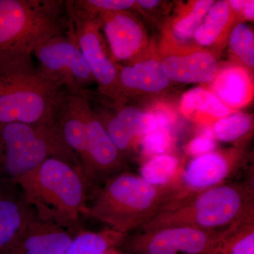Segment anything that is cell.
<instances>
[{
  "mask_svg": "<svg viewBox=\"0 0 254 254\" xmlns=\"http://www.w3.org/2000/svg\"><path fill=\"white\" fill-rule=\"evenodd\" d=\"M16 182L23 200L42 220L73 230L86 211L90 185L76 164L48 158Z\"/></svg>",
  "mask_w": 254,
  "mask_h": 254,
  "instance_id": "obj_1",
  "label": "cell"
},
{
  "mask_svg": "<svg viewBox=\"0 0 254 254\" xmlns=\"http://www.w3.org/2000/svg\"><path fill=\"white\" fill-rule=\"evenodd\" d=\"M68 28L66 1L0 0V69L31 61L38 46Z\"/></svg>",
  "mask_w": 254,
  "mask_h": 254,
  "instance_id": "obj_2",
  "label": "cell"
},
{
  "mask_svg": "<svg viewBox=\"0 0 254 254\" xmlns=\"http://www.w3.org/2000/svg\"><path fill=\"white\" fill-rule=\"evenodd\" d=\"M175 180L165 186H155L141 176L119 174L96 192L84 214L103 222L110 230L127 235L165 208L175 190Z\"/></svg>",
  "mask_w": 254,
  "mask_h": 254,
  "instance_id": "obj_3",
  "label": "cell"
},
{
  "mask_svg": "<svg viewBox=\"0 0 254 254\" xmlns=\"http://www.w3.org/2000/svg\"><path fill=\"white\" fill-rule=\"evenodd\" d=\"M254 212V180L222 184L205 190L175 208L163 210L139 229L150 231L187 227L222 232Z\"/></svg>",
  "mask_w": 254,
  "mask_h": 254,
  "instance_id": "obj_4",
  "label": "cell"
},
{
  "mask_svg": "<svg viewBox=\"0 0 254 254\" xmlns=\"http://www.w3.org/2000/svg\"><path fill=\"white\" fill-rule=\"evenodd\" d=\"M63 90L33 60L0 69V125L54 123Z\"/></svg>",
  "mask_w": 254,
  "mask_h": 254,
  "instance_id": "obj_5",
  "label": "cell"
},
{
  "mask_svg": "<svg viewBox=\"0 0 254 254\" xmlns=\"http://www.w3.org/2000/svg\"><path fill=\"white\" fill-rule=\"evenodd\" d=\"M50 158L64 159L80 167L76 155L65 143L56 120L45 125L19 123L0 125V159L11 178L17 180Z\"/></svg>",
  "mask_w": 254,
  "mask_h": 254,
  "instance_id": "obj_6",
  "label": "cell"
},
{
  "mask_svg": "<svg viewBox=\"0 0 254 254\" xmlns=\"http://www.w3.org/2000/svg\"><path fill=\"white\" fill-rule=\"evenodd\" d=\"M33 54L40 70L70 93L87 94V87L95 81L68 29L38 46Z\"/></svg>",
  "mask_w": 254,
  "mask_h": 254,
  "instance_id": "obj_7",
  "label": "cell"
},
{
  "mask_svg": "<svg viewBox=\"0 0 254 254\" xmlns=\"http://www.w3.org/2000/svg\"><path fill=\"white\" fill-rule=\"evenodd\" d=\"M242 165V154L236 150L212 151L195 157L183 173H179L171 198L162 211L178 206L205 190L227 183L236 175Z\"/></svg>",
  "mask_w": 254,
  "mask_h": 254,
  "instance_id": "obj_8",
  "label": "cell"
},
{
  "mask_svg": "<svg viewBox=\"0 0 254 254\" xmlns=\"http://www.w3.org/2000/svg\"><path fill=\"white\" fill-rule=\"evenodd\" d=\"M68 31L77 43L85 61L99 85L102 93L120 102L118 88L119 66L105 51L100 33L99 18L91 17L75 9L66 1Z\"/></svg>",
  "mask_w": 254,
  "mask_h": 254,
  "instance_id": "obj_9",
  "label": "cell"
},
{
  "mask_svg": "<svg viewBox=\"0 0 254 254\" xmlns=\"http://www.w3.org/2000/svg\"><path fill=\"white\" fill-rule=\"evenodd\" d=\"M220 232L187 227L139 231L129 239L131 254H212L220 251Z\"/></svg>",
  "mask_w": 254,
  "mask_h": 254,
  "instance_id": "obj_10",
  "label": "cell"
},
{
  "mask_svg": "<svg viewBox=\"0 0 254 254\" xmlns=\"http://www.w3.org/2000/svg\"><path fill=\"white\" fill-rule=\"evenodd\" d=\"M86 151L80 161V168L89 185H105L121 173L122 153L90 103L86 108Z\"/></svg>",
  "mask_w": 254,
  "mask_h": 254,
  "instance_id": "obj_11",
  "label": "cell"
},
{
  "mask_svg": "<svg viewBox=\"0 0 254 254\" xmlns=\"http://www.w3.org/2000/svg\"><path fill=\"white\" fill-rule=\"evenodd\" d=\"M97 17L115 60H131L139 53L145 37L143 27L133 16L127 11H110L101 13Z\"/></svg>",
  "mask_w": 254,
  "mask_h": 254,
  "instance_id": "obj_12",
  "label": "cell"
},
{
  "mask_svg": "<svg viewBox=\"0 0 254 254\" xmlns=\"http://www.w3.org/2000/svg\"><path fill=\"white\" fill-rule=\"evenodd\" d=\"M71 230L35 215L16 241L21 244L22 254H64L73 240Z\"/></svg>",
  "mask_w": 254,
  "mask_h": 254,
  "instance_id": "obj_13",
  "label": "cell"
},
{
  "mask_svg": "<svg viewBox=\"0 0 254 254\" xmlns=\"http://www.w3.org/2000/svg\"><path fill=\"white\" fill-rule=\"evenodd\" d=\"M108 136L120 153L129 149L136 138H143L158 128L153 114L143 113L133 107H125L103 124Z\"/></svg>",
  "mask_w": 254,
  "mask_h": 254,
  "instance_id": "obj_14",
  "label": "cell"
},
{
  "mask_svg": "<svg viewBox=\"0 0 254 254\" xmlns=\"http://www.w3.org/2000/svg\"><path fill=\"white\" fill-rule=\"evenodd\" d=\"M170 81L184 83H210L218 74V62L207 52L168 57L162 63Z\"/></svg>",
  "mask_w": 254,
  "mask_h": 254,
  "instance_id": "obj_15",
  "label": "cell"
},
{
  "mask_svg": "<svg viewBox=\"0 0 254 254\" xmlns=\"http://www.w3.org/2000/svg\"><path fill=\"white\" fill-rule=\"evenodd\" d=\"M161 63L148 60L121 67L119 66L118 88L120 102L132 92L157 93L170 85Z\"/></svg>",
  "mask_w": 254,
  "mask_h": 254,
  "instance_id": "obj_16",
  "label": "cell"
},
{
  "mask_svg": "<svg viewBox=\"0 0 254 254\" xmlns=\"http://www.w3.org/2000/svg\"><path fill=\"white\" fill-rule=\"evenodd\" d=\"M213 94L225 105L239 108L252 96V83L248 75L239 67H230L218 73L212 84Z\"/></svg>",
  "mask_w": 254,
  "mask_h": 254,
  "instance_id": "obj_17",
  "label": "cell"
},
{
  "mask_svg": "<svg viewBox=\"0 0 254 254\" xmlns=\"http://www.w3.org/2000/svg\"><path fill=\"white\" fill-rule=\"evenodd\" d=\"M34 215L23 199L0 198V251L14 244Z\"/></svg>",
  "mask_w": 254,
  "mask_h": 254,
  "instance_id": "obj_18",
  "label": "cell"
},
{
  "mask_svg": "<svg viewBox=\"0 0 254 254\" xmlns=\"http://www.w3.org/2000/svg\"><path fill=\"white\" fill-rule=\"evenodd\" d=\"M221 254H254V212L220 232Z\"/></svg>",
  "mask_w": 254,
  "mask_h": 254,
  "instance_id": "obj_19",
  "label": "cell"
},
{
  "mask_svg": "<svg viewBox=\"0 0 254 254\" xmlns=\"http://www.w3.org/2000/svg\"><path fill=\"white\" fill-rule=\"evenodd\" d=\"M181 110L186 116L194 112H199L220 119L231 113L230 108L224 105L212 92L201 88H193L184 94Z\"/></svg>",
  "mask_w": 254,
  "mask_h": 254,
  "instance_id": "obj_20",
  "label": "cell"
},
{
  "mask_svg": "<svg viewBox=\"0 0 254 254\" xmlns=\"http://www.w3.org/2000/svg\"><path fill=\"white\" fill-rule=\"evenodd\" d=\"M230 17V6L228 1H215L205 15L204 21L193 35L195 41L202 46L213 44L226 27Z\"/></svg>",
  "mask_w": 254,
  "mask_h": 254,
  "instance_id": "obj_21",
  "label": "cell"
},
{
  "mask_svg": "<svg viewBox=\"0 0 254 254\" xmlns=\"http://www.w3.org/2000/svg\"><path fill=\"white\" fill-rule=\"evenodd\" d=\"M180 173V161L173 155L162 154L150 158L141 169V176L155 186H165L173 182Z\"/></svg>",
  "mask_w": 254,
  "mask_h": 254,
  "instance_id": "obj_22",
  "label": "cell"
},
{
  "mask_svg": "<svg viewBox=\"0 0 254 254\" xmlns=\"http://www.w3.org/2000/svg\"><path fill=\"white\" fill-rule=\"evenodd\" d=\"M125 237L110 229L103 232H82L73 239L64 254H105L113 241H121Z\"/></svg>",
  "mask_w": 254,
  "mask_h": 254,
  "instance_id": "obj_23",
  "label": "cell"
},
{
  "mask_svg": "<svg viewBox=\"0 0 254 254\" xmlns=\"http://www.w3.org/2000/svg\"><path fill=\"white\" fill-rule=\"evenodd\" d=\"M252 118L240 113L219 119L214 125V138L222 142H233L246 136L252 130Z\"/></svg>",
  "mask_w": 254,
  "mask_h": 254,
  "instance_id": "obj_24",
  "label": "cell"
},
{
  "mask_svg": "<svg viewBox=\"0 0 254 254\" xmlns=\"http://www.w3.org/2000/svg\"><path fill=\"white\" fill-rule=\"evenodd\" d=\"M213 0L196 1L189 14L180 18L174 25L173 33L180 41H187L193 37L197 28L199 27L205 15L213 6Z\"/></svg>",
  "mask_w": 254,
  "mask_h": 254,
  "instance_id": "obj_25",
  "label": "cell"
},
{
  "mask_svg": "<svg viewBox=\"0 0 254 254\" xmlns=\"http://www.w3.org/2000/svg\"><path fill=\"white\" fill-rule=\"evenodd\" d=\"M230 46L234 53L247 66H254V36L245 23L237 25L230 37Z\"/></svg>",
  "mask_w": 254,
  "mask_h": 254,
  "instance_id": "obj_26",
  "label": "cell"
},
{
  "mask_svg": "<svg viewBox=\"0 0 254 254\" xmlns=\"http://www.w3.org/2000/svg\"><path fill=\"white\" fill-rule=\"evenodd\" d=\"M171 140L170 130L158 127L155 131L141 138L142 152L150 158L164 154L171 144Z\"/></svg>",
  "mask_w": 254,
  "mask_h": 254,
  "instance_id": "obj_27",
  "label": "cell"
},
{
  "mask_svg": "<svg viewBox=\"0 0 254 254\" xmlns=\"http://www.w3.org/2000/svg\"><path fill=\"white\" fill-rule=\"evenodd\" d=\"M215 148V139L202 133L201 136L195 137L189 143L186 152L187 154L195 158L213 151Z\"/></svg>",
  "mask_w": 254,
  "mask_h": 254,
  "instance_id": "obj_28",
  "label": "cell"
},
{
  "mask_svg": "<svg viewBox=\"0 0 254 254\" xmlns=\"http://www.w3.org/2000/svg\"><path fill=\"white\" fill-rule=\"evenodd\" d=\"M156 119L158 127L166 128L170 130V127L173 124V116L169 113L168 110L165 109H158L153 114Z\"/></svg>",
  "mask_w": 254,
  "mask_h": 254,
  "instance_id": "obj_29",
  "label": "cell"
},
{
  "mask_svg": "<svg viewBox=\"0 0 254 254\" xmlns=\"http://www.w3.org/2000/svg\"><path fill=\"white\" fill-rule=\"evenodd\" d=\"M244 16L247 19L254 20V1H246V4L242 9Z\"/></svg>",
  "mask_w": 254,
  "mask_h": 254,
  "instance_id": "obj_30",
  "label": "cell"
},
{
  "mask_svg": "<svg viewBox=\"0 0 254 254\" xmlns=\"http://www.w3.org/2000/svg\"><path fill=\"white\" fill-rule=\"evenodd\" d=\"M136 1V4L139 5L141 7L148 9L155 8L160 2V1H158V0H138Z\"/></svg>",
  "mask_w": 254,
  "mask_h": 254,
  "instance_id": "obj_31",
  "label": "cell"
},
{
  "mask_svg": "<svg viewBox=\"0 0 254 254\" xmlns=\"http://www.w3.org/2000/svg\"><path fill=\"white\" fill-rule=\"evenodd\" d=\"M228 3L230 4V8L235 10V11H240L243 9L246 4V1L245 0H231V1H228Z\"/></svg>",
  "mask_w": 254,
  "mask_h": 254,
  "instance_id": "obj_32",
  "label": "cell"
},
{
  "mask_svg": "<svg viewBox=\"0 0 254 254\" xmlns=\"http://www.w3.org/2000/svg\"><path fill=\"white\" fill-rule=\"evenodd\" d=\"M220 254V253H218V254Z\"/></svg>",
  "mask_w": 254,
  "mask_h": 254,
  "instance_id": "obj_33",
  "label": "cell"
}]
</instances>
